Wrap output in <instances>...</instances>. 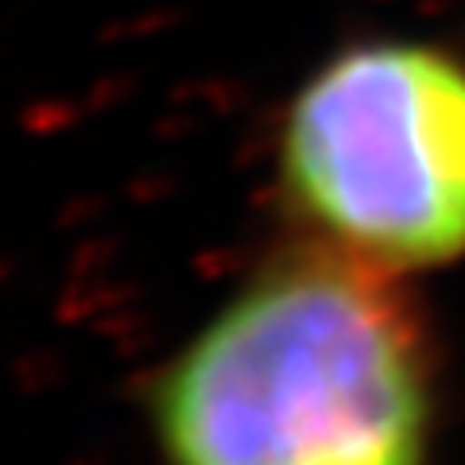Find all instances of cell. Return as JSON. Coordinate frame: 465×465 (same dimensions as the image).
Instances as JSON below:
<instances>
[{
  "label": "cell",
  "mask_w": 465,
  "mask_h": 465,
  "mask_svg": "<svg viewBox=\"0 0 465 465\" xmlns=\"http://www.w3.org/2000/svg\"><path fill=\"white\" fill-rule=\"evenodd\" d=\"M159 465H434L439 369L403 275L302 241L159 365Z\"/></svg>",
  "instance_id": "obj_1"
},
{
  "label": "cell",
  "mask_w": 465,
  "mask_h": 465,
  "mask_svg": "<svg viewBox=\"0 0 465 465\" xmlns=\"http://www.w3.org/2000/svg\"><path fill=\"white\" fill-rule=\"evenodd\" d=\"M275 183L311 241L381 272L465 260V54L423 35L326 54L280 113Z\"/></svg>",
  "instance_id": "obj_2"
}]
</instances>
